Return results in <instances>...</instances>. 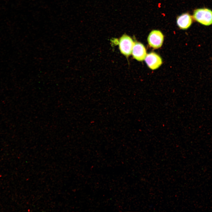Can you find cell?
Returning a JSON list of instances; mask_svg holds the SVG:
<instances>
[{
    "label": "cell",
    "mask_w": 212,
    "mask_h": 212,
    "mask_svg": "<svg viewBox=\"0 0 212 212\" xmlns=\"http://www.w3.org/2000/svg\"><path fill=\"white\" fill-rule=\"evenodd\" d=\"M193 17L195 20L203 25L209 26L212 24V11L208 8L195 10Z\"/></svg>",
    "instance_id": "6da1fadb"
},
{
    "label": "cell",
    "mask_w": 212,
    "mask_h": 212,
    "mask_svg": "<svg viewBox=\"0 0 212 212\" xmlns=\"http://www.w3.org/2000/svg\"><path fill=\"white\" fill-rule=\"evenodd\" d=\"M134 43L132 39L125 34L120 38L119 45L121 53L126 57H128L132 53Z\"/></svg>",
    "instance_id": "7a4b0ae2"
},
{
    "label": "cell",
    "mask_w": 212,
    "mask_h": 212,
    "mask_svg": "<svg viewBox=\"0 0 212 212\" xmlns=\"http://www.w3.org/2000/svg\"><path fill=\"white\" fill-rule=\"evenodd\" d=\"M164 40V36L162 33L158 30H153L149 34L148 41L149 46L154 49L160 47Z\"/></svg>",
    "instance_id": "3957f363"
},
{
    "label": "cell",
    "mask_w": 212,
    "mask_h": 212,
    "mask_svg": "<svg viewBox=\"0 0 212 212\" xmlns=\"http://www.w3.org/2000/svg\"><path fill=\"white\" fill-rule=\"evenodd\" d=\"M145 59L148 67L153 70L158 68L162 63L160 57L154 52H151L147 54Z\"/></svg>",
    "instance_id": "277c9868"
},
{
    "label": "cell",
    "mask_w": 212,
    "mask_h": 212,
    "mask_svg": "<svg viewBox=\"0 0 212 212\" xmlns=\"http://www.w3.org/2000/svg\"><path fill=\"white\" fill-rule=\"evenodd\" d=\"M132 53L133 58L139 61L145 59L147 55L145 46L141 43L138 42L134 43Z\"/></svg>",
    "instance_id": "5b68a950"
},
{
    "label": "cell",
    "mask_w": 212,
    "mask_h": 212,
    "mask_svg": "<svg viewBox=\"0 0 212 212\" xmlns=\"http://www.w3.org/2000/svg\"><path fill=\"white\" fill-rule=\"evenodd\" d=\"M192 23V17L188 13L182 14L177 18V25L181 29H188L191 26Z\"/></svg>",
    "instance_id": "8992f818"
}]
</instances>
